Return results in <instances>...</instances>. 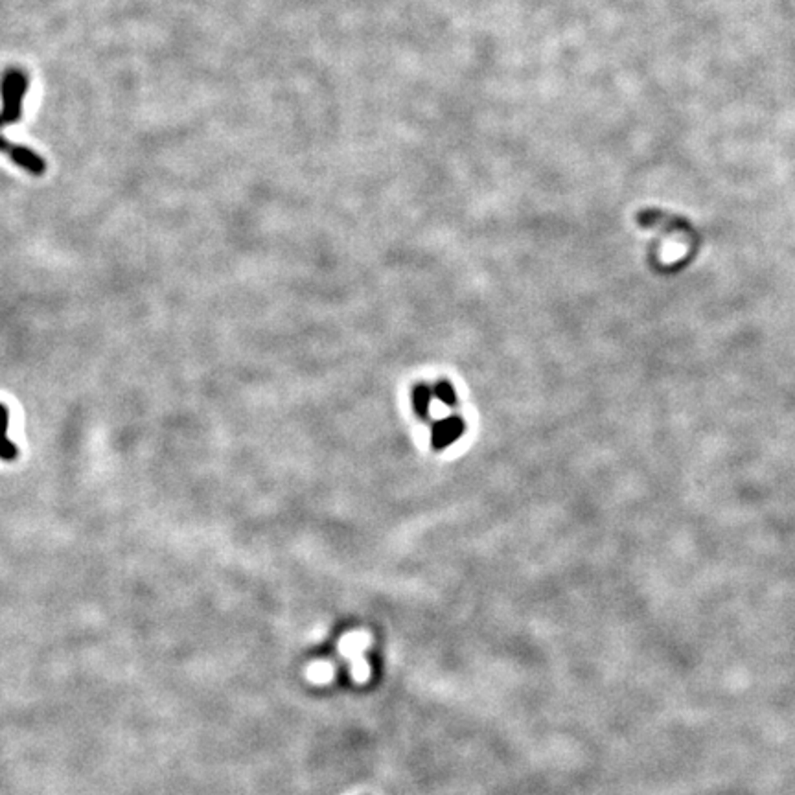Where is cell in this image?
I'll list each match as a JSON object with an SVG mask.
<instances>
[{
  "mask_svg": "<svg viewBox=\"0 0 795 795\" xmlns=\"http://www.w3.org/2000/svg\"><path fill=\"white\" fill-rule=\"evenodd\" d=\"M637 223L644 228H663V231L667 232L670 231L679 232V234H685V236L691 238V240L696 236L694 228L691 227V223H689L687 219L677 218V216H672V214H667V212H661V210L657 208L639 210Z\"/></svg>",
  "mask_w": 795,
  "mask_h": 795,
  "instance_id": "1",
  "label": "cell"
},
{
  "mask_svg": "<svg viewBox=\"0 0 795 795\" xmlns=\"http://www.w3.org/2000/svg\"><path fill=\"white\" fill-rule=\"evenodd\" d=\"M26 91V79L21 72L9 70L4 79V122H14L21 113V98Z\"/></svg>",
  "mask_w": 795,
  "mask_h": 795,
  "instance_id": "2",
  "label": "cell"
},
{
  "mask_svg": "<svg viewBox=\"0 0 795 795\" xmlns=\"http://www.w3.org/2000/svg\"><path fill=\"white\" fill-rule=\"evenodd\" d=\"M462 431H464V424L459 418H446L442 420V422H437V424L432 425V432H431L432 446L437 447V450H444V447H447L450 444H453V442L462 435Z\"/></svg>",
  "mask_w": 795,
  "mask_h": 795,
  "instance_id": "3",
  "label": "cell"
},
{
  "mask_svg": "<svg viewBox=\"0 0 795 795\" xmlns=\"http://www.w3.org/2000/svg\"><path fill=\"white\" fill-rule=\"evenodd\" d=\"M4 151L9 155V157L14 158L15 162H17L19 166L24 168V170L31 171V173H35V175H41L44 171V162L41 161V158L37 157L34 151H30V149L22 148V146H8V144H6Z\"/></svg>",
  "mask_w": 795,
  "mask_h": 795,
  "instance_id": "4",
  "label": "cell"
},
{
  "mask_svg": "<svg viewBox=\"0 0 795 795\" xmlns=\"http://www.w3.org/2000/svg\"><path fill=\"white\" fill-rule=\"evenodd\" d=\"M431 405V390L425 385H416L412 390V407L420 418H425Z\"/></svg>",
  "mask_w": 795,
  "mask_h": 795,
  "instance_id": "5",
  "label": "cell"
},
{
  "mask_svg": "<svg viewBox=\"0 0 795 795\" xmlns=\"http://www.w3.org/2000/svg\"><path fill=\"white\" fill-rule=\"evenodd\" d=\"M435 396L440 400V402H444L446 405H453L455 402H457V398H455V390L453 387H451L447 381H440V383L435 387Z\"/></svg>",
  "mask_w": 795,
  "mask_h": 795,
  "instance_id": "6",
  "label": "cell"
},
{
  "mask_svg": "<svg viewBox=\"0 0 795 795\" xmlns=\"http://www.w3.org/2000/svg\"><path fill=\"white\" fill-rule=\"evenodd\" d=\"M14 459H17V446H15L14 442L6 438L4 447H2V460L9 462V460H14Z\"/></svg>",
  "mask_w": 795,
  "mask_h": 795,
  "instance_id": "7",
  "label": "cell"
}]
</instances>
